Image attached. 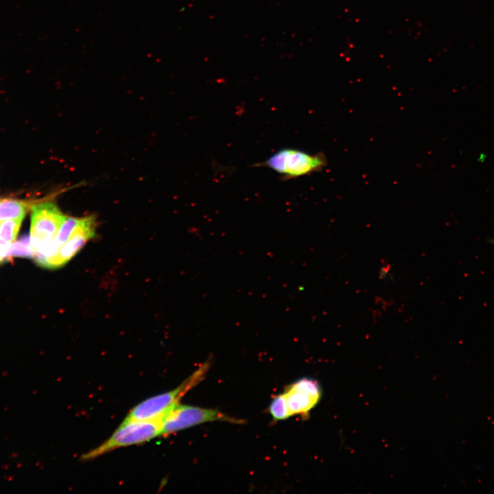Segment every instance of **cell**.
I'll return each instance as SVG.
<instances>
[{"label": "cell", "mask_w": 494, "mask_h": 494, "mask_svg": "<svg viewBox=\"0 0 494 494\" xmlns=\"http://www.w3.org/2000/svg\"><path fill=\"white\" fill-rule=\"evenodd\" d=\"M65 218L58 207L47 202L32 207L31 215V244L36 255L47 262L57 254L54 246L56 235Z\"/></svg>", "instance_id": "6da1fadb"}, {"label": "cell", "mask_w": 494, "mask_h": 494, "mask_svg": "<svg viewBox=\"0 0 494 494\" xmlns=\"http://www.w3.org/2000/svg\"><path fill=\"white\" fill-rule=\"evenodd\" d=\"M327 165V160L324 153L311 154L298 149L286 148L252 166L268 167L279 174L281 179L287 180L321 172Z\"/></svg>", "instance_id": "7a4b0ae2"}, {"label": "cell", "mask_w": 494, "mask_h": 494, "mask_svg": "<svg viewBox=\"0 0 494 494\" xmlns=\"http://www.w3.org/2000/svg\"><path fill=\"white\" fill-rule=\"evenodd\" d=\"M210 362H204L195 372L175 389L148 398L135 405L126 420L159 421L162 416L191 388L205 377Z\"/></svg>", "instance_id": "3957f363"}, {"label": "cell", "mask_w": 494, "mask_h": 494, "mask_svg": "<svg viewBox=\"0 0 494 494\" xmlns=\"http://www.w3.org/2000/svg\"><path fill=\"white\" fill-rule=\"evenodd\" d=\"M161 436L158 421L124 419L106 441L80 456L82 461H89L114 449L140 445Z\"/></svg>", "instance_id": "277c9868"}, {"label": "cell", "mask_w": 494, "mask_h": 494, "mask_svg": "<svg viewBox=\"0 0 494 494\" xmlns=\"http://www.w3.org/2000/svg\"><path fill=\"white\" fill-rule=\"evenodd\" d=\"M213 421L243 423L242 419L230 416L217 410L184 405L180 402L172 406L158 423L161 436H166L197 425Z\"/></svg>", "instance_id": "5b68a950"}, {"label": "cell", "mask_w": 494, "mask_h": 494, "mask_svg": "<svg viewBox=\"0 0 494 494\" xmlns=\"http://www.w3.org/2000/svg\"><path fill=\"white\" fill-rule=\"evenodd\" d=\"M283 394L290 416H304L319 403L322 388L317 380L304 377L288 386Z\"/></svg>", "instance_id": "8992f818"}, {"label": "cell", "mask_w": 494, "mask_h": 494, "mask_svg": "<svg viewBox=\"0 0 494 494\" xmlns=\"http://www.w3.org/2000/svg\"><path fill=\"white\" fill-rule=\"evenodd\" d=\"M95 232V219L93 216L80 218L67 242L58 253L48 261L49 269H57L67 263L76 253L93 238Z\"/></svg>", "instance_id": "52a82bcc"}, {"label": "cell", "mask_w": 494, "mask_h": 494, "mask_svg": "<svg viewBox=\"0 0 494 494\" xmlns=\"http://www.w3.org/2000/svg\"><path fill=\"white\" fill-rule=\"evenodd\" d=\"M28 204L24 201L0 198V221L24 218Z\"/></svg>", "instance_id": "ba28073f"}, {"label": "cell", "mask_w": 494, "mask_h": 494, "mask_svg": "<svg viewBox=\"0 0 494 494\" xmlns=\"http://www.w3.org/2000/svg\"><path fill=\"white\" fill-rule=\"evenodd\" d=\"M34 250L31 244V237L25 235L10 246L5 259L12 257L33 258Z\"/></svg>", "instance_id": "9c48e42d"}, {"label": "cell", "mask_w": 494, "mask_h": 494, "mask_svg": "<svg viewBox=\"0 0 494 494\" xmlns=\"http://www.w3.org/2000/svg\"><path fill=\"white\" fill-rule=\"evenodd\" d=\"M23 219L0 221V244H12L16 239Z\"/></svg>", "instance_id": "30bf717a"}, {"label": "cell", "mask_w": 494, "mask_h": 494, "mask_svg": "<svg viewBox=\"0 0 494 494\" xmlns=\"http://www.w3.org/2000/svg\"><path fill=\"white\" fill-rule=\"evenodd\" d=\"M79 220L80 218L65 216L54 241L57 254L62 246L67 242Z\"/></svg>", "instance_id": "8fae6325"}, {"label": "cell", "mask_w": 494, "mask_h": 494, "mask_svg": "<svg viewBox=\"0 0 494 494\" xmlns=\"http://www.w3.org/2000/svg\"><path fill=\"white\" fill-rule=\"evenodd\" d=\"M269 412L274 420H284L290 416L283 394L274 397L269 406Z\"/></svg>", "instance_id": "7c38bea8"}, {"label": "cell", "mask_w": 494, "mask_h": 494, "mask_svg": "<svg viewBox=\"0 0 494 494\" xmlns=\"http://www.w3.org/2000/svg\"><path fill=\"white\" fill-rule=\"evenodd\" d=\"M389 269H390V266H389V265L384 266L381 268V271H380L379 278H380V279H383V278L386 277V276L388 275V271H389Z\"/></svg>", "instance_id": "4fadbf2b"}]
</instances>
